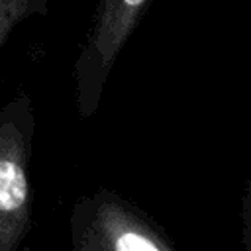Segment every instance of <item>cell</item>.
Listing matches in <instances>:
<instances>
[{"label": "cell", "instance_id": "obj_3", "mask_svg": "<svg viewBox=\"0 0 251 251\" xmlns=\"http://www.w3.org/2000/svg\"><path fill=\"white\" fill-rule=\"evenodd\" d=\"M149 0H98L75 61V102L82 120L96 114L110 73Z\"/></svg>", "mask_w": 251, "mask_h": 251}, {"label": "cell", "instance_id": "obj_4", "mask_svg": "<svg viewBox=\"0 0 251 251\" xmlns=\"http://www.w3.org/2000/svg\"><path fill=\"white\" fill-rule=\"evenodd\" d=\"M51 0H0V49L27 20L45 16Z\"/></svg>", "mask_w": 251, "mask_h": 251}, {"label": "cell", "instance_id": "obj_2", "mask_svg": "<svg viewBox=\"0 0 251 251\" xmlns=\"http://www.w3.org/2000/svg\"><path fill=\"white\" fill-rule=\"evenodd\" d=\"M35 114L31 96L20 92L0 108V251H16L31 229L29 163Z\"/></svg>", "mask_w": 251, "mask_h": 251}, {"label": "cell", "instance_id": "obj_1", "mask_svg": "<svg viewBox=\"0 0 251 251\" xmlns=\"http://www.w3.org/2000/svg\"><path fill=\"white\" fill-rule=\"evenodd\" d=\"M75 251H175L173 237L137 204L110 188L76 198L71 212Z\"/></svg>", "mask_w": 251, "mask_h": 251}]
</instances>
